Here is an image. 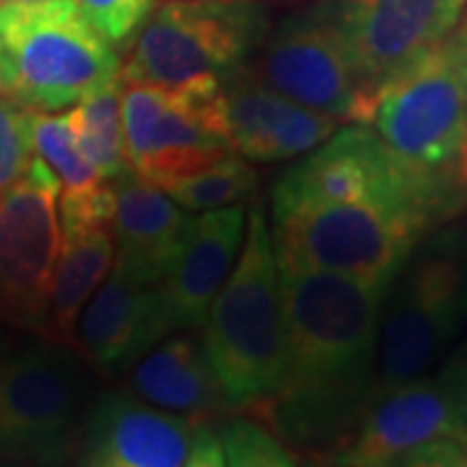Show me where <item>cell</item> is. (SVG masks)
<instances>
[{"instance_id":"4dcf8cb0","label":"cell","mask_w":467,"mask_h":467,"mask_svg":"<svg viewBox=\"0 0 467 467\" xmlns=\"http://www.w3.org/2000/svg\"><path fill=\"white\" fill-rule=\"evenodd\" d=\"M3 356H5V353H3V340H0V361H3Z\"/></svg>"},{"instance_id":"ac0fdd59","label":"cell","mask_w":467,"mask_h":467,"mask_svg":"<svg viewBox=\"0 0 467 467\" xmlns=\"http://www.w3.org/2000/svg\"><path fill=\"white\" fill-rule=\"evenodd\" d=\"M244 229L247 208L242 202L192 213L182 244L159 284L171 330L202 327L211 301L229 278L244 244Z\"/></svg>"},{"instance_id":"d4e9b609","label":"cell","mask_w":467,"mask_h":467,"mask_svg":"<svg viewBox=\"0 0 467 467\" xmlns=\"http://www.w3.org/2000/svg\"><path fill=\"white\" fill-rule=\"evenodd\" d=\"M29 117L32 109L0 94V198L24 174L32 159Z\"/></svg>"},{"instance_id":"44dd1931","label":"cell","mask_w":467,"mask_h":467,"mask_svg":"<svg viewBox=\"0 0 467 467\" xmlns=\"http://www.w3.org/2000/svg\"><path fill=\"white\" fill-rule=\"evenodd\" d=\"M115 265V236L109 223H60V252L52 270L42 335L73 343L76 322Z\"/></svg>"},{"instance_id":"ffe728a7","label":"cell","mask_w":467,"mask_h":467,"mask_svg":"<svg viewBox=\"0 0 467 467\" xmlns=\"http://www.w3.org/2000/svg\"><path fill=\"white\" fill-rule=\"evenodd\" d=\"M122 374L125 392L174 416L208 423L232 410L202 337L195 335H167Z\"/></svg>"},{"instance_id":"9a60e30c","label":"cell","mask_w":467,"mask_h":467,"mask_svg":"<svg viewBox=\"0 0 467 467\" xmlns=\"http://www.w3.org/2000/svg\"><path fill=\"white\" fill-rule=\"evenodd\" d=\"M198 420L159 410L125 389L91 402L78 444L81 467H182Z\"/></svg>"},{"instance_id":"6da1fadb","label":"cell","mask_w":467,"mask_h":467,"mask_svg":"<svg viewBox=\"0 0 467 467\" xmlns=\"http://www.w3.org/2000/svg\"><path fill=\"white\" fill-rule=\"evenodd\" d=\"M387 284L281 267L285 382L260 416L319 462L350 434L374 392Z\"/></svg>"},{"instance_id":"f546056e","label":"cell","mask_w":467,"mask_h":467,"mask_svg":"<svg viewBox=\"0 0 467 467\" xmlns=\"http://www.w3.org/2000/svg\"><path fill=\"white\" fill-rule=\"evenodd\" d=\"M3 3H36V0H0V5Z\"/></svg>"},{"instance_id":"5bb4252c","label":"cell","mask_w":467,"mask_h":467,"mask_svg":"<svg viewBox=\"0 0 467 467\" xmlns=\"http://www.w3.org/2000/svg\"><path fill=\"white\" fill-rule=\"evenodd\" d=\"M353 66L379 86L454 34L467 0H330Z\"/></svg>"},{"instance_id":"30bf717a","label":"cell","mask_w":467,"mask_h":467,"mask_svg":"<svg viewBox=\"0 0 467 467\" xmlns=\"http://www.w3.org/2000/svg\"><path fill=\"white\" fill-rule=\"evenodd\" d=\"M119 104L128 167L156 187L234 153L221 78L171 88L122 81Z\"/></svg>"},{"instance_id":"484cf974","label":"cell","mask_w":467,"mask_h":467,"mask_svg":"<svg viewBox=\"0 0 467 467\" xmlns=\"http://www.w3.org/2000/svg\"><path fill=\"white\" fill-rule=\"evenodd\" d=\"M94 29L112 45H125L153 11V0H76Z\"/></svg>"},{"instance_id":"8992f818","label":"cell","mask_w":467,"mask_h":467,"mask_svg":"<svg viewBox=\"0 0 467 467\" xmlns=\"http://www.w3.org/2000/svg\"><path fill=\"white\" fill-rule=\"evenodd\" d=\"M91 408L86 358L45 340L0 361V462L55 467L78 451Z\"/></svg>"},{"instance_id":"7c38bea8","label":"cell","mask_w":467,"mask_h":467,"mask_svg":"<svg viewBox=\"0 0 467 467\" xmlns=\"http://www.w3.org/2000/svg\"><path fill=\"white\" fill-rule=\"evenodd\" d=\"M467 436L454 361L418 379L374 392L325 467H400L416 451Z\"/></svg>"},{"instance_id":"2e32d148","label":"cell","mask_w":467,"mask_h":467,"mask_svg":"<svg viewBox=\"0 0 467 467\" xmlns=\"http://www.w3.org/2000/svg\"><path fill=\"white\" fill-rule=\"evenodd\" d=\"M171 333L161 285L140 284L119 265H112L86 301L73 340L86 364L104 374H122Z\"/></svg>"},{"instance_id":"9c48e42d","label":"cell","mask_w":467,"mask_h":467,"mask_svg":"<svg viewBox=\"0 0 467 467\" xmlns=\"http://www.w3.org/2000/svg\"><path fill=\"white\" fill-rule=\"evenodd\" d=\"M265 18L250 0H167L135 32L122 81L180 86L226 81L257 47Z\"/></svg>"},{"instance_id":"f1b7e54d","label":"cell","mask_w":467,"mask_h":467,"mask_svg":"<svg viewBox=\"0 0 467 467\" xmlns=\"http://www.w3.org/2000/svg\"><path fill=\"white\" fill-rule=\"evenodd\" d=\"M454 367H457V377H460V405H462V420L467 426V348L451 356Z\"/></svg>"},{"instance_id":"7a4b0ae2","label":"cell","mask_w":467,"mask_h":467,"mask_svg":"<svg viewBox=\"0 0 467 467\" xmlns=\"http://www.w3.org/2000/svg\"><path fill=\"white\" fill-rule=\"evenodd\" d=\"M202 346L229 408L263 413L285 382L281 267L265 205L247 211L244 244L202 322Z\"/></svg>"},{"instance_id":"1f68e13d","label":"cell","mask_w":467,"mask_h":467,"mask_svg":"<svg viewBox=\"0 0 467 467\" xmlns=\"http://www.w3.org/2000/svg\"><path fill=\"white\" fill-rule=\"evenodd\" d=\"M465 39H467V32H465Z\"/></svg>"},{"instance_id":"7402d4cb","label":"cell","mask_w":467,"mask_h":467,"mask_svg":"<svg viewBox=\"0 0 467 467\" xmlns=\"http://www.w3.org/2000/svg\"><path fill=\"white\" fill-rule=\"evenodd\" d=\"M122 78H112L86 94L67 109L70 125L86 159L107 184L117 182L128 167L125 135H122Z\"/></svg>"},{"instance_id":"277c9868","label":"cell","mask_w":467,"mask_h":467,"mask_svg":"<svg viewBox=\"0 0 467 467\" xmlns=\"http://www.w3.org/2000/svg\"><path fill=\"white\" fill-rule=\"evenodd\" d=\"M119 55L76 0L0 5V94L32 112H57L119 78Z\"/></svg>"},{"instance_id":"cb8c5ba5","label":"cell","mask_w":467,"mask_h":467,"mask_svg":"<svg viewBox=\"0 0 467 467\" xmlns=\"http://www.w3.org/2000/svg\"><path fill=\"white\" fill-rule=\"evenodd\" d=\"M216 431L226 467H301L284 439L257 418H226Z\"/></svg>"},{"instance_id":"4316f807","label":"cell","mask_w":467,"mask_h":467,"mask_svg":"<svg viewBox=\"0 0 467 467\" xmlns=\"http://www.w3.org/2000/svg\"><path fill=\"white\" fill-rule=\"evenodd\" d=\"M400 467H467V436L436 441L408 457Z\"/></svg>"},{"instance_id":"52a82bcc","label":"cell","mask_w":467,"mask_h":467,"mask_svg":"<svg viewBox=\"0 0 467 467\" xmlns=\"http://www.w3.org/2000/svg\"><path fill=\"white\" fill-rule=\"evenodd\" d=\"M294 202L379 205L418 218L429 229L460 213L439 184L405 167L361 122L335 130L273 184V205Z\"/></svg>"},{"instance_id":"ba28073f","label":"cell","mask_w":467,"mask_h":467,"mask_svg":"<svg viewBox=\"0 0 467 467\" xmlns=\"http://www.w3.org/2000/svg\"><path fill=\"white\" fill-rule=\"evenodd\" d=\"M431 232L423 221L379 205L294 202L273 205L270 236L278 267L387 284Z\"/></svg>"},{"instance_id":"e0dca14e","label":"cell","mask_w":467,"mask_h":467,"mask_svg":"<svg viewBox=\"0 0 467 467\" xmlns=\"http://www.w3.org/2000/svg\"><path fill=\"white\" fill-rule=\"evenodd\" d=\"M223 104L234 153L247 161L273 164L306 156L340 125L270 88L254 73H232L223 81Z\"/></svg>"},{"instance_id":"5b68a950","label":"cell","mask_w":467,"mask_h":467,"mask_svg":"<svg viewBox=\"0 0 467 467\" xmlns=\"http://www.w3.org/2000/svg\"><path fill=\"white\" fill-rule=\"evenodd\" d=\"M465 325L467 232L423 236L387 284L374 392L434 371Z\"/></svg>"},{"instance_id":"3957f363","label":"cell","mask_w":467,"mask_h":467,"mask_svg":"<svg viewBox=\"0 0 467 467\" xmlns=\"http://www.w3.org/2000/svg\"><path fill=\"white\" fill-rule=\"evenodd\" d=\"M367 125L405 167L467 205V39L451 34L387 78Z\"/></svg>"},{"instance_id":"603a6c76","label":"cell","mask_w":467,"mask_h":467,"mask_svg":"<svg viewBox=\"0 0 467 467\" xmlns=\"http://www.w3.org/2000/svg\"><path fill=\"white\" fill-rule=\"evenodd\" d=\"M257 187V171L239 153H226L216 161L195 169L184 177L167 182L161 190L177 205L190 213L216 211L226 205H239L247 201Z\"/></svg>"},{"instance_id":"8fae6325","label":"cell","mask_w":467,"mask_h":467,"mask_svg":"<svg viewBox=\"0 0 467 467\" xmlns=\"http://www.w3.org/2000/svg\"><path fill=\"white\" fill-rule=\"evenodd\" d=\"M254 76L337 122L367 125L374 94L353 66L330 0L285 18L260 55Z\"/></svg>"},{"instance_id":"d6986e66","label":"cell","mask_w":467,"mask_h":467,"mask_svg":"<svg viewBox=\"0 0 467 467\" xmlns=\"http://www.w3.org/2000/svg\"><path fill=\"white\" fill-rule=\"evenodd\" d=\"M192 213L133 169L112 182L115 265L140 284H161L182 244Z\"/></svg>"},{"instance_id":"4fadbf2b","label":"cell","mask_w":467,"mask_h":467,"mask_svg":"<svg viewBox=\"0 0 467 467\" xmlns=\"http://www.w3.org/2000/svg\"><path fill=\"white\" fill-rule=\"evenodd\" d=\"M60 182L32 156L0 198V322L42 333L60 252Z\"/></svg>"},{"instance_id":"83f0119b","label":"cell","mask_w":467,"mask_h":467,"mask_svg":"<svg viewBox=\"0 0 467 467\" xmlns=\"http://www.w3.org/2000/svg\"><path fill=\"white\" fill-rule=\"evenodd\" d=\"M182 467H226L223 450H221V439H218V431L211 423H201L198 426L190 454H187Z\"/></svg>"}]
</instances>
